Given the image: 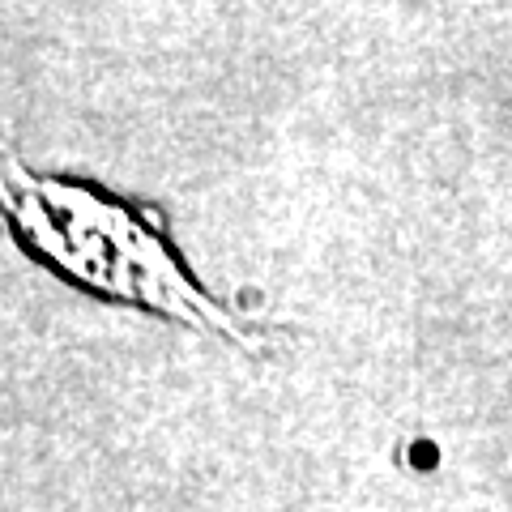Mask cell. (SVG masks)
Masks as SVG:
<instances>
[{
	"label": "cell",
	"instance_id": "1",
	"mask_svg": "<svg viewBox=\"0 0 512 512\" xmlns=\"http://www.w3.org/2000/svg\"><path fill=\"white\" fill-rule=\"evenodd\" d=\"M0 197L13 231L86 291L137 303L192 329L222 333L244 350H261V338L244 320L201 291L154 218L133 214L124 201H111L90 184L35 175L13 154L5 158Z\"/></svg>",
	"mask_w": 512,
	"mask_h": 512
}]
</instances>
